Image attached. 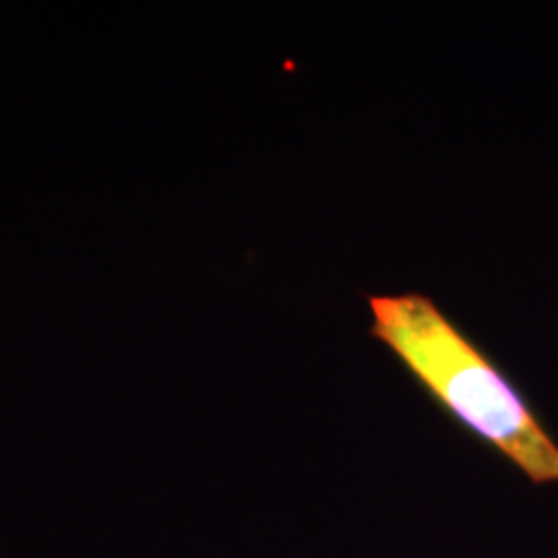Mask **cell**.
Listing matches in <instances>:
<instances>
[{
    "mask_svg": "<svg viewBox=\"0 0 558 558\" xmlns=\"http://www.w3.org/2000/svg\"><path fill=\"white\" fill-rule=\"evenodd\" d=\"M369 333L463 429L518 465L535 486L558 484V442L525 396L465 337L439 305L418 292L373 295Z\"/></svg>",
    "mask_w": 558,
    "mask_h": 558,
    "instance_id": "cell-1",
    "label": "cell"
}]
</instances>
